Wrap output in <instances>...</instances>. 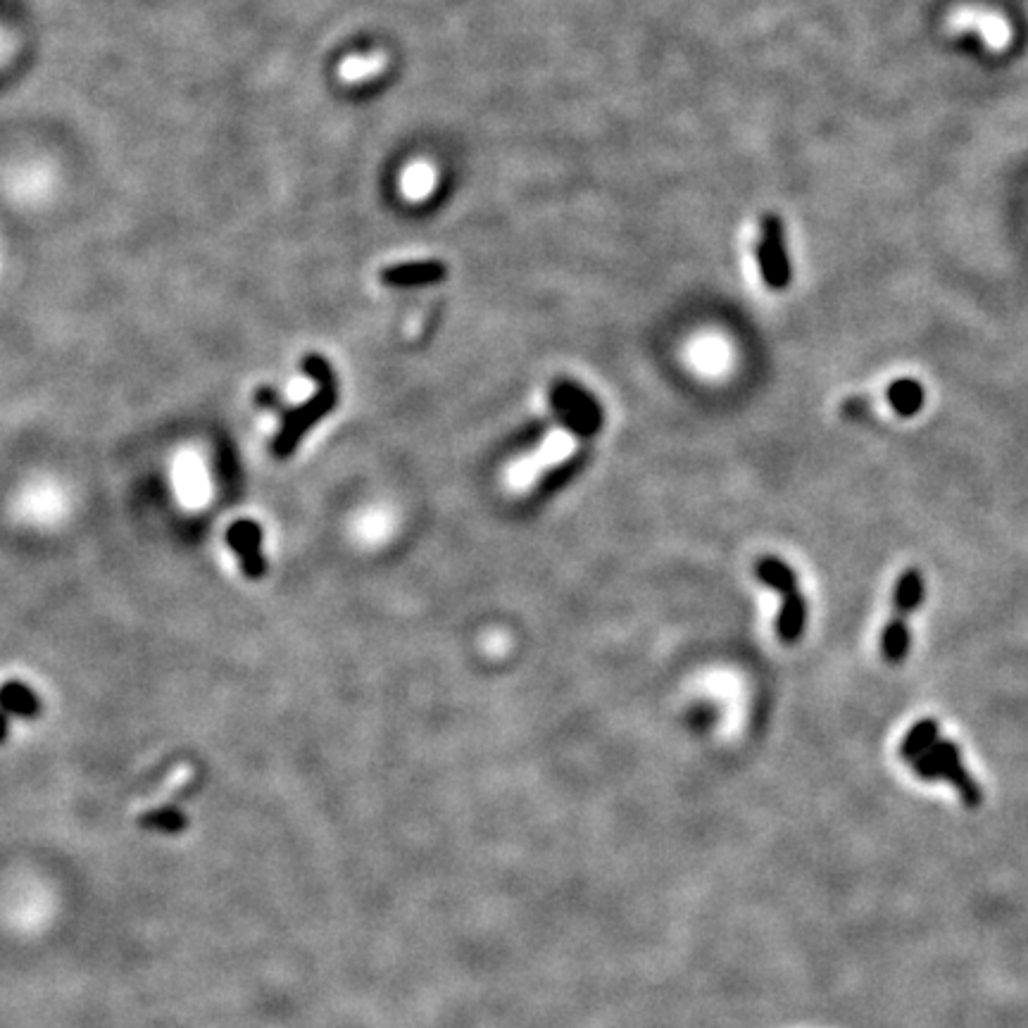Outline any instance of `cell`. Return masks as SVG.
I'll return each instance as SVG.
<instances>
[{"label":"cell","mask_w":1028,"mask_h":1028,"mask_svg":"<svg viewBox=\"0 0 1028 1028\" xmlns=\"http://www.w3.org/2000/svg\"><path fill=\"white\" fill-rule=\"evenodd\" d=\"M300 369L315 381L317 391L307 403L291 407V410H286L284 417H281V426L272 441V453L277 460H288V457L296 453L298 445L303 443V438L310 434L324 417L331 415L338 405V379L327 357L317 353L305 355L303 362H300Z\"/></svg>","instance_id":"1"},{"label":"cell","mask_w":1028,"mask_h":1028,"mask_svg":"<svg viewBox=\"0 0 1028 1028\" xmlns=\"http://www.w3.org/2000/svg\"><path fill=\"white\" fill-rule=\"evenodd\" d=\"M548 410L555 426L581 441H591L605 429V407L584 384L557 376L548 386Z\"/></svg>","instance_id":"2"},{"label":"cell","mask_w":1028,"mask_h":1028,"mask_svg":"<svg viewBox=\"0 0 1028 1028\" xmlns=\"http://www.w3.org/2000/svg\"><path fill=\"white\" fill-rule=\"evenodd\" d=\"M912 769L917 771L921 779L926 781H938L945 779L952 786L957 788V793L962 795L964 805L967 807H979L981 805V788L979 783L974 781V776L964 769L962 755H959V748L952 741H943L938 738L936 743L931 745L924 755H919L917 760H912Z\"/></svg>","instance_id":"3"},{"label":"cell","mask_w":1028,"mask_h":1028,"mask_svg":"<svg viewBox=\"0 0 1028 1028\" xmlns=\"http://www.w3.org/2000/svg\"><path fill=\"white\" fill-rule=\"evenodd\" d=\"M757 265L771 291H786L791 284V255L786 246V224L779 215H764L757 238Z\"/></svg>","instance_id":"4"},{"label":"cell","mask_w":1028,"mask_h":1028,"mask_svg":"<svg viewBox=\"0 0 1028 1028\" xmlns=\"http://www.w3.org/2000/svg\"><path fill=\"white\" fill-rule=\"evenodd\" d=\"M945 27H948L952 34H967V31H974V34L981 36L983 46L993 50V53H1002V50H1007L1014 41V29L1012 24L1007 22V17L986 8H959L948 17Z\"/></svg>","instance_id":"5"},{"label":"cell","mask_w":1028,"mask_h":1028,"mask_svg":"<svg viewBox=\"0 0 1028 1028\" xmlns=\"http://www.w3.org/2000/svg\"><path fill=\"white\" fill-rule=\"evenodd\" d=\"M591 462H593V450L581 448L569 457H564L562 462H557L555 467L545 469V472L541 474V479L536 481V486L531 488L529 498H526V505L538 507V505L548 503V500H553L557 493L572 486L574 481L586 472Z\"/></svg>","instance_id":"6"},{"label":"cell","mask_w":1028,"mask_h":1028,"mask_svg":"<svg viewBox=\"0 0 1028 1028\" xmlns=\"http://www.w3.org/2000/svg\"><path fill=\"white\" fill-rule=\"evenodd\" d=\"M262 538L265 531L253 519H238L227 529V543L241 562L243 576L250 581H260L267 574V560L262 555Z\"/></svg>","instance_id":"7"},{"label":"cell","mask_w":1028,"mask_h":1028,"mask_svg":"<svg viewBox=\"0 0 1028 1028\" xmlns=\"http://www.w3.org/2000/svg\"><path fill=\"white\" fill-rule=\"evenodd\" d=\"M448 279V265L443 260H407L388 265L379 272V281L388 288H419L434 286Z\"/></svg>","instance_id":"8"},{"label":"cell","mask_w":1028,"mask_h":1028,"mask_svg":"<svg viewBox=\"0 0 1028 1028\" xmlns=\"http://www.w3.org/2000/svg\"><path fill=\"white\" fill-rule=\"evenodd\" d=\"M807 614H810V610H807V598L802 595L800 588L788 595H781V610L779 617H776V636H779L781 643L795 645L802 641L807 626Z\"/></svg>","instance_id":"9"},{"label":"cell","mask_w":1028,"mask_h":1028,"mask_svg":"<svg viewBox=\"0 0 1028 1028\" xmlns=\"http://www.w3.org/2000/svg\"><path fill=\"white\" fill-rule=\"evenodd\" d=\"M926 595V581L921 569L910 567L900 574V579L895 581L893 588V614L895 617H912L914 612L919 610L921 603H924Z\"/></svg>","instance_id":"10"},{"label":"cell","mask_w":1028,"mask_h":1028,"mask_svg":"<svg viewBox=\"0 0 1028 1028\" xmlns=\"http://www.w3.org/2000/svg\"><path fill=\"white\" fill-rule=\"evenodd\" d=\"M755 579L779 595H788L800 588L798 572H795L786 560H781V557L776 555H764L755 562Z\"/></svg>","instance_id":"11"},{"label":"cell","mask_w":1028,"mask_h":1028,"mask_svg":"<svg viewBox=\"0 0 1028 1028\" xmlns=\"http://www.w3.org/2000/svg\"><path fill=\"white\" fill-rule=\"evenodd\" d=\"M553 426H555L553 417L531 419V422H526L522 429H517L510 438H507V441L503 443V453L510 455V457H519V455H524V453H531V450H536L538 445H541L545 438H548L550 429H553Z\"/></svg>","instance_id":"12"},{"label":"cell","mask_w":1028,"mask_h":1028,"mask_svg":"<svg viewBox=\"0 0 1028 1028\" xmlns=\"http://www.w3.org/2000/svg\"><path fill=\"white\" fill-rule=\"evenodd\" d=\"M886 398L890 407L898 412L900 417H914L919 415L921 407L926 403V391L924 386L919 384L917 379H898L888 386Z\"/></svg>","instance_id":"13"},{"label":"cell","mask_w":1028,"mask_h":1028,"mask_svg":"<svg viewBox=\"0 0 1028 1028\" xmlns=\"http://www.w3.org/2000/svg\"><path fill=\"white\" fill-rule=\"evenodd\" d=\"M910 648H912V633H910V626H907V619L895 617L893 614L881 636L883 660L890 664L905 662V657L910 655Z\"/></svg>","instance_id":"14"},{"label":"cell","mask_w":1028,"mask_h":1028,"mask_svg":"<svg viewBox=\"0 0 1028 1028\" xmlns=\"http://www.w3.org/2000/svg\"><path fill=\"white\" fill-rule=\"evenodd\" d=\"M0 710L5 714H22L34 717L41 710V700L24 681H5L0 686Z\"/></svg>","instance_id":"15"},{"label":"cell","mask_w":1028,"mask_h":1028,"mask_svg":"<svg viewBox=\"0 0 1028 1028\" xmlns=\"http://www.w3.org/2000/svg\"><path fill=\"white\" fill-rule=\"evenodd\" d=\"M938 733H940V726L936 719H921V722L914 724L912 729L907 731V736L902 738V745H900L902 760L912 762V760H917L919 755H924V752L938 741Z\"/></svg>","instance_id":"16"}]
</instances>
